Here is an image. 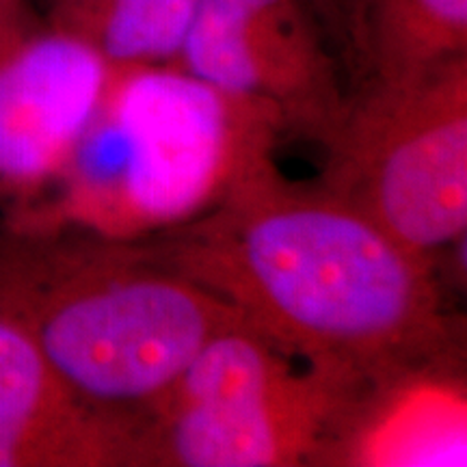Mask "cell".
Wrapping results in <instances>:
<instances>
[{"mask_svg": "<svg viewBox=\"0 0 467 467\" xmlns=\"http://www.w3.org/2000/svg\"><path fill=\"white\" fill-rule=\"evenodd\" d=\"M314 3H317V7H318V0H314Z\"/></svg>", "mask_w": 467, "mask_h": 467, "instance_id": "7c38bea8", "label": "cell"}, {"mask_svg": "<svg viewBox=\"0 0 467 467\" xmlns=\"http://www.w3.org/2000/svg\"><path fill=\"white\" fill-rule=\"evenodd\" d=\"M180 66L277 115L284 132L325 148L348 87L314 0H197Z\"/></svg>", "mask_w": 467, "mask_h": 467, "instance_id": "8992f818", "label": "cell"}, {"mask_svg": "<svg viewBox=\"0 0 467 467\" xmlns=\"http://www.w3.org/2000/svg\"><path fill=\"white\" fill-rule=\"evenodd\" d=\"M0 309L80 399L128 422L214 336L247 320L134 243L0 223Z\"/></svg>", "mask_w": 467, "mask_h": 467, "instance_id": "7a4b0ae2", "label": "cell"}, {"mask_svg": "<svg viewBox=\"0 0 467 467\" xmlns=\"http://www.w3.org/2000/svg\"><path fill=\"white\" fill-rule=\"evenodd\" d=\"M457 465H467L465 353L355 379L312 459V467Z\"/></svg>", "mask_w": 467, "mask_h": 467, "instance_id": "ba28073f", "label": "cell"}, {"mask_svg": "<svg viewBox=\"0 0 467 467\" xmlns=\"http://www.w3.org/2000/svg\"><path fill=\"white\" fill-rule=\"evenodd\" d=\"M0 467H130L124 420L80 399L3 309Z\"/></svg>", "mask_w": 467, "mask_h": 467, "instance_id": "9c48e42d", "label": "cell"}, {"mask_svg": "<svg viewBox=\"0 0 467 467\" xmlns=\"http://www.w3.org/2000/svg\"><path fill=\"white\" fill-rule=\"evenodd\" d=\"M350 383L232 327L128 420L130 467L312 465Z\"/></svg>", "mask_w": 467, "mask_h": 467, "instance_id": "277c9868", "label": "cell"}, {"mask_svg": "<svg viewBox=\"0 0 467 467\" xmlns=\"http://www.w3.org/2000/svg\"><path fill=\"white\" fill-rule=\"evenodd\" d=\"M277 115L180 63L110 67L58 182L14 227H74L134 243L203 217L271 165Z\"/></svg>", "mask_w": 467, "mask_h": 467, "instance_id": "3957f363", "label": "cell"}, {"mask_svg": "<svg viewBox=\"0 0 467 467\" xmlns=\"http://www.w3.org/2000/svg\"><path fill=\"white\" fill-rule=\"evenodd\" d=\"M134 244L236 306L285 353L350 381L465 353L440 262L320 184L285 180L275 162L203 217Z\"/></svg>", "mask_w": 467, "mask_h": 467, "instance_id": "6da1fadb", "label": "cell"}, {"mask_svg": "<svg viewBox=\"0 0 467 467\" xmlns=\"http://www.w3.org/2000/svg\"><path fill=\"white\" fill-rule=\"evenodd\" d=\"M337 9L358 87L416 83L467 57V0H344Z\"/></svg>", "mask_w": 467, "mask_h": 467, "instance_id": "30bf717a", "label": "cell"}, {"mask_svg": "<svg viewBox=\"0 0 467 467\" xmlns=\"http://www.w3.org/2000/svg\"><path fill=\"white\" fill-rule=\"evenodd\" d=\"M195 7L197 0H46L44 14L117 67L178 61Z\"/></svg>", "mask_w": 467, "mask_h": 467, "instance_id": "8fae6325", "label": "cell"}, {"mask_svg": "<svg viewBox=\"0 0 467 467\" xmlns=\"http://www.w3.org/2000/svg\"><path fill=\"white\" fill-rule=\"evenodd\" d=\"M110 66L33 0H0V206L25 210L58 182L98 113Z\"/></svg>", "mask_w": 467, "mask_h": 467, "instance_id": "52a82bcc", "label": "cell"}, {"mask_svg": "<svg viewBox=\"0 0 467 467\" xmlns=\"http://www.w3.org/2000/svg\"><path fill=\"white\" fill-rule=\"evenodd\" d=\"M318 184L440 262L467 232V57L416 83L358 87Z\"/></svg>", "mask_w": 467, "mask_h": 467, "instance_id": "5b68a950", "label": "cell"}]
</instances>
